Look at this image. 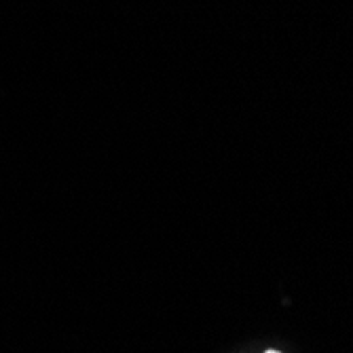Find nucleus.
<instances>
[{
	"label": "nucleus",
	"instance_id": "nucleus-1",
	"mask_svg": "<svg viewBox=\"0 0 353 353\" xmlns=\"http://www.w3.org/2000/svg\"><path fill=\"white\" fill-rule=\"evenodd\" d=\"M265 353H279V351H265Z\"/></svg>",
	"mask_w": 353,
	"mask_h": 353
}]
</instances>
